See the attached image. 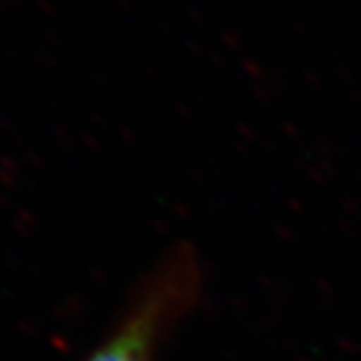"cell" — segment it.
Listing matches in <instances>:
<instances>
[{
	"mask_svg": "<svg viewBox=\"0 0 361 361\" xmlns=\"http://www.w3.org/2000/svg\"><path fill=\"white\" fill-rule=\"evenodd\" d=\"M200 288V262L182 247L154 271L115 331L87 361H156L160 344L197 303Z\"/></svg>",
	"mask_w": 361,
	"mask_h": 361,
	"instance_id": "1",
	"label": "cell"
}]
</instances>
